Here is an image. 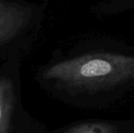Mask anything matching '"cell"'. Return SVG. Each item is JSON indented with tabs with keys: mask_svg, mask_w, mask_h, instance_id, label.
<instances>
[{
	"mask_svg": "<svg viewBox=\"0 0 134 133\" xmlns=\"http://www.w3.org/2000/svg\"><path fill=\"white\" fill-rule=\"evenodd\" d=\"M43 78L88 89L110 88L134 79V56L86 54L49 67Z\"/></svg>",
	"mask_w": 134,
	"mask_h": 133,
	"instance_id": "cell-1",
	"label": "cell"
},
{
	"mask_svg": "<svg viewBox=\"0 0 134 133\" xmlns=\"http://www.w3.org/2000/svg\"><path fill=\"white\" fill-rule=\"evenodd\" d=\"M30 18L28 9L0 0V48L20 34L27 26Z\"/></svg>",
	"mask_w": 134,
	"mask_h": 133,
	"instance_id": "cell-2",
	"label": "cell"
},
{
	"mask_svg": "<svg viewBox=\"0 0 134 133\" xmlns=\"http://www.w3.org/2000/svg\"><path fill=\"white\" fill-rule=\"evenodd\" d=\"M15 105V92L13 82L0 79V133H7Z\"/></svg>",
	"mask_w": 134,
	"mask_h": 133,
	"instance_id": "cell-3",
	"label": "cell"
},
{
	"mask_svg": "<svg viewBox=\"0 0 134 133\" xmlns=\"http://www.w3.org/2000/svg\"><path fill=\"white\" fill-rule=\"evenodd\" d=\"M67 133H117V129L107 123H86L71 129Z\"/></svg>",
	"mask_w": 134,
	"mask_h": 133,
	"instance_id": "cell-4",
	"label": "cell"
}]
</instances>
